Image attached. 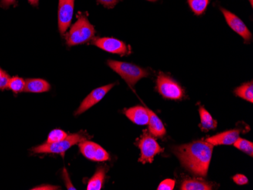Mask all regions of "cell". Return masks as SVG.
I'll return each mask as SVG.
<instances>
[{
    "instance_id": "obj_1",
    "label": "cell",
    "mask_w": 253,
    "mask_h": 190,
    "mask_svg": "<svg viewBox=\"0 0 253 190\" xmlns=\"http://www.w3.org/2000/svg\"><path fill=\"white\" fill-rule=\"evenodd\" d=\"M213 147L206 140H197L174 147V153L186 169L195 175L206 177L211 162Z\"/></svg>"
},
{
    "instance_id": "obj_2",
    "label": "cell",
    "mask_w": 253,
    "mask_h": 190,
    "mask_svg": "<svg viewBox=\"0 0 253 190\" xmlns=\"http://www.w3.org/2000/svg\"><path fill=\"white\" fill-rule=\"evenodd\" d=\"M95 33L94 27L89 23L86 15H80L76 22L67 34V45L74 46L86 43L93 39Z\"/></svg>"
},
{
    "instance_id": "obj_3",
    "label": "cell",
    "mask_w": 253,
    "mask_h": 190,
    "mask_svg": "<svg viewBox=\"0 0 253 190\" xmlns=\"http://www.w3.org/2000/svg\"><path fill=\"white\" fill-rule=\"evenodd\" d=\"M90 138V136L84 132L74 133L68 135L66 138L57 143H47L40 145L38 147L31 149V152L34 153H51V154H63L67 150L75 145L79 144L80 143L87 140Z\"/></svg>"
},
{
    "instance_id": "obj_4",
    "label": "cell",
    "mask_w": 253,
    "mask_h": 190,
    "mask_svg": "<svg viewBox=\"0 0 253 190\" xmlns=\"http://www.w3.org/2000/svg\"><path fill=\"white\" fill-rule=\"evenodd\" d=\"M107 64L130 86H134L142 78L146 77L149 75L147 71L133 64L114 60L108 61Z\"/></svg>"
},
{
    "instance_id": "obj_5",
    "label": "cell",
    "mask_w": 253,
    "mask_h": 190,
    "mask_svg": "<svg viewBox=\"0 0 253 190\" xmlns=\"http://www.w3.org/2000/svg\"><path fill=\"white\" fill-rule=\"evenodd\" d=\"M137 146L141 152L139 161L143 164L146 163L151 164L155 156L164 151V149L160 147L154 137L150 133L149 134L147 131H143V135L138 140Z\"/></svg>"
},
{
    "instance_id": "obj_6",
    "label": "cell",
    "mask_w": 253,
    "mask_h": 190,
    "mask_svg": "<svg viewBox=\"0 0 253 190\" xmlns=\"http://www.w3.org/2000/svg\"><path fill=\"white\" fill-rule=\"evenodd\" d=\"M156 88L158 92L166 99L179 100L184 95L183 88L171 77L162 72L158 76Z\"/></svg>"
},
{
    "instance_id": "obj_7",
    "label": "cell",
    "mask_w": 253,
    "mask_h": 190,
    "mask_svg": "<svg viewBox=\"0 0 253 190\" xmlns=\"http://www.w3.org/2000/svg\"><path fill=\"white\" fill-rule=\"evenodd\" d=\"M78 146L82 154L87 159L99 162L110 160L109 153L97 143L87 140L80 143Z\"/></svg>"
},
{
    "instance_id": "obj_8",
    "label": "cell",
    "mask_w": 253,
    "mask_h": 190,
    "mask_svg": "<svg viewBox=\"0 0 253 190\" xmlns=\"http://www.w3.org/2000/svg\"><path fill=\"white\" fill-rule=\"evenodd\" d=\"M75 9V0H59L58 22L61 35H65L70 27Z\"/></svg>"
},
{
    "instance_id": "obj_9",
    "label": "cell",
    "mask_w": 253,
    "mask_h": 190,
    "mask_svg": "<svg viewBox=\"0 0 253 190\" xmlns=\"http://www.w3.org/2000/svg\"><path fill=\"white\" fill-rule=\"evenodd\" d=\"M93 45L99 49L110 53L118 54V55H126L130 53L128 46L123 41L119 40L116 38H96L93 40Z\"/></svg>"
},
{
    "instance_id": "obj_10",
    "label": "cell",
    "mask_w": 253,
    "mask_h": 190,
    "mask_svg": "<svg viewBox=\"0 0 253 190\" xmlns=\"http://www.w3.org/2000/svg\"><path fill=\"white\" fill-rule=\"evenodd\" d=\"M115 83H111V84L106 85V86H101V87L96 88L94 90L91 92L82 102L81 106L78 108V110L75 112V115L78 116L80 114H83L84 113L86 112L88 109L93 107L95 105L102 100L106 95L112 89Z\"/></svg>"
},
{
    "instance_id": "obj_11",
    "label": "cell",
    "mask_w": 253,
    "mask_h": 190,
    "mask_svg": "<svg viewBox=\"0 0 253 190\" xmlns=\"http://www.w3.org/2000/svg\"><path fill=\"white\" fill-rule=\"evenodd\" d=\"M221 10L229 27L240 36L242 37L246 42H250L253 36L250 30L247 28V25L243 22L242 20L232 12L227 11V9L221 8Z\"/></svg>"
},
{
    "instance_id": "obj_12",
    "label": "cell",
    "mask_w": 253,
    "mask_h": 190,
    "mask_svg": "<svg viewBox=\"0 0 253 190\" xmlns=\"http://www.w3.org/2000/svg\"><path fill=\"white\" fill-rule=\"evenodd\" d=\"M240 131L239 130H227V131L222 132L218 133L217 135L213 137H209L206 139V141L210 143L212 146H230L234 145V143L237 141V139L240 137Z\"/></svg>"
},
{
    "instance_id": "obj_13",
    "label": "cell",
    "mask_w": 253,
    "mask_h": 190,
    "mask_svg": "<svg viewBox=\"0 0 253 190\" xmlns=\"http://www.w3.org/2000/svg\"><path fill=\"white\" fill-rule=\"evenodd\" d=\"M125 114L127 118L137 125H146L149 123V110L143 106H134L125 109Z\"/></svg>"
},
{
    "instance_id": "obj_14",
    "label": "cell",
    "mask_w": 253,
    "mask_h": 190,
    "mask_svg": "<svg viewBox=\"0 0 253 190\" xmlns=\"http://www.w3.org/2000/svg\"><path fill=\"white\" fill-rule=\"evenodd\" d=\"M149 110V130L151 135L155 137L162 138L166 134V127L163 121L158 117L157 114H155L153 111Z\"/></svg>"
},
{
    "instance_id": "obj_15",
    "label": "cell",
    "mask_w": 253,
    "mask_h": 190,
    "mask_svg": "<svg viewBox=\"0 0 253 190\" xmlns=\"http://www.w3.org/2000/svg\"><path fill=\"white\" fill-rule=\"evenodd\" d=\"M25 92L27 93H41L49 91L50 89V84L46 80L39 79V78H33L25 80Z\"/></svg>"
},
{
    "instance_id": "obj_16",
    "label": "cell",
    "mask_w": 253,
    "mask_h": 190,
    "mask_svg": "<svg viewBox=\"0 0 253 190\" xmlns=\"http://www.w3.org/2000/svg\"><path fill=\"white\" fill-rule=\"evenodd\" d=\"M213 185L200 179H186L181 184L182 190H211Z\"/></svg>"
},
{
    "instance_id": "obj_17",
    "label": "cell",
    "mask_w": 253,
    "mask_h": 190,
    "mask_svg": "<svg viewBox=\"0 0 253 190\" xmlns=\"http://www.w3.org/2000/svg\"><path fill=\"white\" fill-rule=\"evenodd\" d=\"M199 113H200V121H201L200 127L203 131H210L217 127V121L213 118L212 116L205 108L200 107Z\"/></svg>"
},
{
    "instance_id": "obj_18",
    "label": "cell",
    "mask_w": 253,
    "mask_h": 190,
    "mask_svg": "<svg viewBox=\"0 0 253 190\" xmlns=\"http://www.w3.org/2000/svg\"><path fill=\"white\" fill-rule=\"evenodd\" d=\"M106 169L104 167H98L93 177L88 182L86 190H100L104 184Z\"/></svg>"
},
{
    "instance_id": "obj_19",
    "label": "cell",
    "mask_w": 253,
    "mask_h": 190,
    "mask_svg": "<svg viewBox=\"0 0 253 190\" xmlns=\"http://www.w3.org/2000/svg\"><path fill=\"white\" fill-rule=\"evenodd\" d=\"M236 96L245 99L250 103H253V82L244 83L234 90Z\"/></svg>"
},
{
    "instance_id": "obj_20",
    "label": "cell",
    "mask_w": 253,
    "mask_h": 190,
    "mask_svg": "<svg viewBox=\"0 0 253 190\" xmlns=\"http://www.w3.org/2000/svg\"><path fill=\"white\" fill-rule=\"evenodd\" d=\"M187 2L195 15H201L206 12L210 0H187Z\"/></svg>"
},
{
    "instance_id": "obj_21",
    "label": "cell",
    "mask_w": 253,
    "mask_h": 190,
    "mask_svg": "<svg viewBox=\"0 0 253 190\" xmlns=\"http://www.w3.org/2000/svg\"><path fill=\"white\" fill-rule=\"evenodd\" d=\"M26 82L23 78L19 76L10 77L8 81V89L13 92L14 93H20L25 91Z\"/></svg>"
},
{
    "instance_id": "obj_22",
    "label": "cell",
    "mask_w": 253,
    "mask_h": 190,
    "mask_svg": "<svg viewBox=\"0 0 253 190\" xmlns=\"http://www.w3.org/2000/svg\"><path fill=\"white\" fill-rule=\"evenodd\" d=\"M234 146L240 151L244 152L246 154L253 157V143L252 142L239 137L237 141L234 143Z\"/></svg>"
},
{
    "instance_id": "obj_23",
    "label": "cell",
    "mask_w": 253,
    "mask_h": 190,
    "mask_svg": "<svg viewBox=\"0 0 253 190\" xmlns=\"http://www.w3.org/2000/svg\"><path fill=\"white\" fill-rule=\"evenodd\" d=\"M67 137H68V134L64 130H60V129H55L49 133L47 140H46L45 143H57V142L64 140Z\"/></svg>"
},
{
    "instance_id": "obj_24",
    "label": "cell",
    "mask_w": 253,
    "mask_h": 190,
    "mask_svg": "<svg viewBox=\"0 0 253 190\" xmlns=\"http://www.w3.org/2000/svg\"><path fill=\"white\" fill-rule=\"evenodd\" d=\"M9 80L10 76L8 73L0 68V90H5L8 88Z\"/></svg>"
},
{
    "instance_id": "obj_25",
    "label": "cell",
    "mask_w": 253,
    "mask_h": 190,
    "mask_svg": "<svg viewBox=\"0 0 253 190\" xmlns=\"http://www.w3.org/2000/svg\"><path fill=\"white\" fill-rule=\"evenodd\" d=\"M175 187V181L172 179H166L162 181L158 187V190H173Z\"/></svg>"
},
{
    "instance_id": "obj_26",
    "label": "cell",
    "mask_w": 253,
    "mask_h": 190,
    "mask_svg": "<svg viewBox=\"0 0 253 190\" xmlns=\"http://www.w3.org/2000/svg\"><path fill=\"white\" fill-rule=\"evenodd\" d=\"M233 181H234V183L237 184V185L240 186L246 185V184L249 183L248 178H247L245 175H244V174H237V175L233 177Z\"/></svg>"
},
{
    "instance_id": "obj_27",
    "label": "cell",
    "mask_w": 253,
    "mask_h": 190,
    "mask_svg": "<svg viewBox=\"0 0 253 190\" xmlns=\"http://www.w3.org/2000/svg\"><path fill=\"white\" fill-rule=\"evenodd\" d=\"M121 0H97L99 3L102 4L103 6L108 8H112L116 6Z\"/></svg>"
},
{
    "instance_id": "obj_28",
    "label": "cell",
    "mask_w": 253,
    "mask_h": 190,
    "mask_svg": "<svg viewBox=\"0 0 253 190\" xmlns=\"http://www.w3.org/2000/svg\"><path fill=\"white\" fill-rule=\"evenodd\" d=\"M16 0H0V6L3 8H8L11 5H15Z\"/></svg>"
},
{
    "instance_id": "obj_29",
    "label": "cell",
    "mask_w": 253,
    "mask_h": 190,
    "mask_svg": "<svg viewBox=\"0 0 253 190\" xmlns=\"http://www.w3.org/2000/svg\"><path fill=\"white\" fill-rule=\"evenodd\" d=\"M59 187H54V186L51 185H42L40 187H35V188L32 189V190H59Z\"/></svg>"
},
{
    "instance_id": "obj_30",
    "label": "cell",
    "mask_w": 253,
    "mask_h": 190,
    "mask_svg": "<svg viewBox=\"0 0 253 190\" xmlns=\"http://www.w3.org/2000/svg\"><path fill=\"white\" fill-rule=\"evenodd\" d=\"M28 2L34 7L38 6V4H39V0H28Z\"/></svg>"
},
{
    "instance_id": "obj_31",
    "label": "cell",
    "mask_w": 253,
    "mask_h": 190,
    "mask_svg": "<svg viewBox=\"0 0 253 190\" xmlns=\"http://www.w3.org/2000/svg\"><path fill=\"white\" fill-rule=\"evenodd\" d=\"M148 1H149V2H156L157 0H148Z\"/></svg>"
},
{
    "instance_id": "obj_32",
    "label": "cell",
    "mask_w": 253,
    "mask_h": 190,
    "mask_svg": "<svg viewBox=\"0 0 253 190\" xmlns=\"http://www.w3.org/2000/svg\"><path fill=\"white\" fill-rule=\"evenodd\" d=\"M250 1V3H251V5H253V0H249Z\"/></svg>"
}]
</instances>
